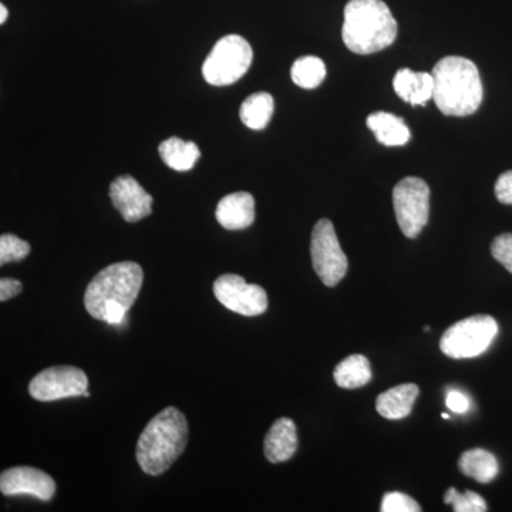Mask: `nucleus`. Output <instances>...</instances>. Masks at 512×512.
Returning a JSON list of instances; mask_svg holds the SVG:
<instances>
[{"label":"nucleus","instance_id":"c85d7f7f","mask_svg":"<svg viewBox=\"0 0 512 512\" xmlns=\"http://www.w3.org/2000/svg\"><path fill=\"white\" fill-rule=\"evenodd\" d=\"M22 289V282L16 281V279H0V302H6L9 299L15 298V296L22 292Z\"/></svg>","mask_w":512,"mask_h":512},{"label":"nucleus","instance_id":"393cba45","mask_svg":"<svg viewBox=\"0 0 512 512\" xmlns=\"http://www.w3.org/2000/svg\"><path fill=\"white\" fill-rule=\"evenodd\" d=\"M382 512H420L421 507L412 497L403 493H387L382 500Z\"/></svg>","mask_w":512,"mask_h":512},{"label":"nucleus","instance_id":"7c9ffc66","mask_svg":"<svg viewBox=\"0 0 512 512\" xmlns=\"http://www.w3.org/2000/svg\"><path fill=\"white\" fill-rule=\"evenodd\" d=\"M443 419H444V420H448V419H450V416H448V414H447V413H444V414H443Z\"/></svg>","mask_w":512,"mask_h":512},{"label":"nucleus","instance_id":"423d86ee","mask_svg":"<svg viewBox=\"0 0 512 512\" xmlns=\"http://www.w3.org/2000/svg\"><path fill=\"white\" fill-rule=\"evenodd\" d=\"M252 57V47L244 37H222L202 64V74L212 86H229L245 76L251 67Z\"/></svg>","mask_w":512,"mask_h":512},{"label":"nucleus","instance_id":"39448f33","mask_svg":"<svg viewBox=\"0 0 512 512\" xmlns=\"http://www.w3.org/2000/svg\"><path fill=\"white\" fill-rule=\"evenodd\" d=\"M497 333L498 323L493 316H471L444 332L440 349L451 359H473L487 352Z\"/></svg>","mask_w":512,"mask_h":512},{"label":"nucleus","instance_id":"6ab92c4d","mask_svg":"<svg viewBox=\"0 0 512 512\" xmlns=\"http://www.w3.org/2000/svg\"><path fill=\"white\" fill-rule=\"evenodd\" d=\"M158 153L168 167L175 171H190L201 157L200 148L192 141L171 137L158 147Z\"/></svg>","mask_w":512,"mask_h":512},{"label":"nucleus","instance_id":"9b49d317","mask_svg":"<svg viewBox=\"0 0 512 512\" xmlns=\"http://www.w3.org/2000/svg\"><path fill=\"white\" fill-rule=\"evenodd\" d=\"M0 491L5 495H30L50 501L56 493V483L45 471L33 467H13L0 476Z\"/></svg>","mask_w":512,"mask_h":512},{"label":"nucleus","instance_id":"cd10ccee","mask_svg":"<svg viewBox=\"0 0 512 512\" xmlns=\"http://www.w3.org/2000/svg\"><path fill=\"white\" fill-rule=\"evenodd\" d=\"M446 404L451 412L456 414H464L470 409V400L466 394L458 392V390H450L447 393Z\"/></svg>","mask_w":512,"mask_h":512},{"label":"nucleus","instance_id":"f8f14e48","mask_svg":"<svg viewBox=\"0 0 512 512\" xmlns=\"http://www.w3.org/2000/svg\"><path fill=\"white\" fill-rule=\"evenodd\" d=\"M114 208L127 222H137L153 212V197L131 175H121L110 185Z\"/></svg>","mask_w":512,"mask_h":512},{"label":"nucleus","instance_id":"dca6fc26","mask_svg":"<svg viewBox=\"0 0 512 512\" xmlns=\"http://www.w3.org/2000/svg\"><path fill=\"white\" fill-rule=\"evenodd\" d=\"M419 392V386L414 383L400 384V386L393 387V389H389L377 397V413L383 416L384 419H404L412 413Z\"/></svg>","mask_w":512,"mask_h":512},{"label":"nucleus","instance_id":"4468645a","mask_svg":"<svg viewBox=\"0 0 512 512\" xmlns=\"http://www.w3.org/2000/svg\"><path fill=\"white\" fill-rule=\"evenodd\" d=\"M298 448V433L293 420L282 417L272 424L265 437V457L271 463H285L293 457Z\"/></svg>","mask_w":512,"mask_h":512},{"label":"nucleus","instance_id":"bb28decb","mask_svg":"<svg viewBox=\"0 0 512 512\" xmlns=\"http://www.w3.org/2000/svg\"><path fill=\"white\" fill-rule=\"evenodd\" d=\"M494 191L498 201L512 205V171L500 175L495 183Z\"/></svg>","mask_w":512,"mask_h":512},{"label":"nucleus","instance_id":"1a4fd4ad","mask_svg":"<svg viewBox=\"0 0 512 512\" xmlns=\"http://www.w3.org/2000/svg\"><path fill=\"white\" fill-rule=\"evenodd\" d=\"M89 379L79 367L56 366L43 370L33 377L29 393L39 402H55L67 397L83 396L87 392Z\"/></svg>","mask_w":512,"mask_h":512},{"label":"nucleus","instance_id":"2eb2a0df","mask_svg":"<svg viewBox=\"0 0 512 512\" xmlns=\"http://www.w3.org/2000/svg\"><path fill=\"white\" fill-rule=\"evenodd\" d=\"M393 87L400 99L413 104V106H423L427 101L433 99V74L400 69L394 76Z\"/></svg>","mask_w":512,"mask_h":512},{"label":"nucleus","instance_id":"ddd939ff","mask_svg":"<svg viewBox=\"0 0 512 512\" xmlns=\"http://www.w3.org/2000/svg\"><path fill=\"white\" fill-rule=\"evenodd\" d=\"M215 217L229 231L251 227L255 221V200L249 192H234L218 202Z\"/></svg>","mask_w":512,"mask_h":512},{"label":"nucleus","instance_id":"f3484780","mask_svg":"<svg viewBox=\"0 0 512 512\" xmlns=\"http://www.w3.org/2000/svg\"><path fill=\"white\" fill-rule=\"evenodd\" d=\"M367 127L375 133L377 141L386 147H400L409 143L410 130L403 119L386 113V111H377L367 117Z\"/></svg>","mask_w":512,"mask_h":512},{"label":"nucleus","instance_id":"c756f323","mask_svg":"<svg viewBox=\"0 0 512 512\" xmlns=\"http://www.w3.org/2000/svg\"><path fill=\"white\" fill-rule=\"evenodd\" d=\"M8 15H9V12H8V9H6V6L5 5H0V23H5L6 22V19H8Z\"/></svg>","mask_w":512,"mask_h":512},{"label":"nucleus","instance_id":"5701e85b","mask_svg":"<svg viewBox=\"0 0 512 512\" xmlns=\"http://www.w3.org/2000/svg\"><path fill=\"white\" fill-rule=\"evenodd\" d=\"M444 503L451 504L456 512H484L488 510L487 503L481 495L466 491L464 494L458 493L456 488H448L444 495Z\"/></svg>","mask_w":512,"mask_h":512},{"label":"nucleus","instance_id":"b1692460","mask_svg":"<svg viewBox=\"0 0 512 512\" xmlns=\"http://www.w3.org/2000/svg\"><path fill=\"white\" fill-rule=\"evenodd\" d=\"M29 254V242L12 234H3L0 237V265L23 261Z\"/></svg>","mask_w":512,"mask_h":512},{"label":"nucleus","instance_id":"f03ea898","mask_svg":"<svg viewBox=\"0 0 512 512\" xmlns=\"http://www.w3.org/2000/svg\"><path fill=\"white\" fill-rule=\"evenodd\" d=\"M431 74L433 100L444 116L466 117L476 113L484 96L476 64L466 57L448 56L434 66Z\"/></svg>","mask_w":512,"mask_h":512},{"label":"nucleus","instance_id":"20e7f679","mask_svg":"<svg viewBox=\"0 0 512 512\" xmlns=\"http://www.w3.org/2000/svg\"><path fill=\"white\" fill-rule=\"evenodd\" d=\"M397 22L383 0H350L345 8L342 39L350 52L372 55L393 45Z\"/></svg>","mask_w":512,"mask_h":512},{"label":"nucleus","instance_id":"7ed1b4c3","mask_svg":"<svg viewBox=\"0 0 512 512\" xmlns=\"http://www.w3.org/2000/svg\"><path fill=\"white\" fill-rule=\"evenodd\" d=\"M188 423L180 410L167 407L154 416L141 433L136 447L138 466L148 476H160L184 453Z\"/></svg>","mask_w":512,"mask_h":512},{"label":"nucleus","instance_id":"2f4dec72","mask_svg":"<svg viewBox=\"0 0 512 512\" xmlns=\"http://www.w3.org/2000/svg\"><path fill=\"white\" fill-rule=\"evenodd\" d=\"M84 397H90V393L89 392H86L83 394Z\"/></svg>","mask_w":512,"mask_h":512},{"label":"nucleus","instance_id":"a878e982","mask_svg":"<svg viewBox=\"0 0 512 512\" xmlns=\"http://www.w3.org/2000/svg\"><path fill=\"white\" fill-rule=\"evenodd\" d=\"M491 254L495 261L500 262L512 274V234H503L495 238L491 245Z\"/></svg>","mask_w":512,"mask_h":512},{"label":"nucleus","instance_id":"aec40b11","mask_svg":"<svg viewBox=\"0 0 512 512\" xmlns=\"http://www.w3.org/2000/svg\"><path fill=\"white\" fill-rule=\"evenodd\" d=\"M333 376L336 384L342 389H359L372 380V367L365 356L352 355L336 366Z\"/></svg>","mask_w":512,"mask_h":512},{"label":"nucleus","instance_id":"9d476101","mask_svg":"<svg viewBox=\"0 0 512 512\" xmlns=\"http://www.w3.org/2000/svg\"><path fill=\"white\" fill-rule=\"evenodd\" d=\"M214 295L234 313L244 316H258L268 309V295L259 285L245 282L242 276L227 274L215 281Z\"/></svg>","mask_w":512,"mask_h":512},{"label":"nucleus","instance_id":"a211bd4d","mask_svg":"<svg viewBox=\"0 0 512 512\" xmlns=\"http://www.w3.org/2000/svg\"><path fill=\"white\" fill-rule=\"evenodd\" d=\"M461 473L481 484L491 483L498 476V461L494 454L483 448H473L463 453L458 461Z\"/></svg>","mask_w":512,"mask_h":512},{"label":"nucleus","instance_id":"6e6552de","mask_svg":"<svg viewBox=\"0 0 512 512\" xmlns=\"http://www.w3.org/2000/svg\"><path fill=\"white\" fill-rule=\"evenodd\" d=\"M312 265L320 281L333 288L345 278L349 262L345 252L340 248L338 235L332 222L323 218L312 231L311 239Z\"/></svg>","mask_w":512,"mask_h":512},{"label":"nucleus","instance_id":"f257e3e1","mask_svg":"<svg viewBox=\"0 0 512 512\" xmlns=\"http://www.w3.org/2000/svg\"><path fill=\"white\" fill-rule=\"evenodd\" d=\"M143 268L136 262H119L94 276L84 293V306L94 319L121 325L143 286Z\"/></svg>","mask_w":512,"mask_h":512},{"label":"nucleus","instance_id":"412c9836","mask_svg":"<svg viewBox=\"0 0 512 512\" xmlns=\"http://www.w3.org/2000/svg\"><path fill=\"white\" fill-rule=\"evenodd\" d=\"M274 106V97L271 94L264 92L251 94L242 103L239 116H241L242 123L251 130H262L271 121Z\"/></svg>","mask_w":512,"mask_h":512},{"label":"nucleus","instance_id":"4be33fe9","mask_svg":"<svg viewBox=\"0 0 512 512\" xmlns=\"http://www.w3.org/2000/svg\"><path fill=\"white\" fill-rule=\"evenodd\" d=\"M291 76L296 86L306 90L316 89L325 80L326 66L319 57H301L293 63Z\"/></svg>","mask_w":512,"mask_h":512},{"label":"nucleus","instance_id":"0eeeda50","mask_svg":"<svg viewBox=\"0 0 512 512\" xmlns=\"http://www.w3.org/2000/svg\"><path fill=\"white\" fill-rule=\"evenodd\" d=\"M393 205L397 222L407 238H417L429 222L430 188L426 181L406 177L394 187Z\"/></svg>","mask_w":512,"mask_h":512}]
</instances>
